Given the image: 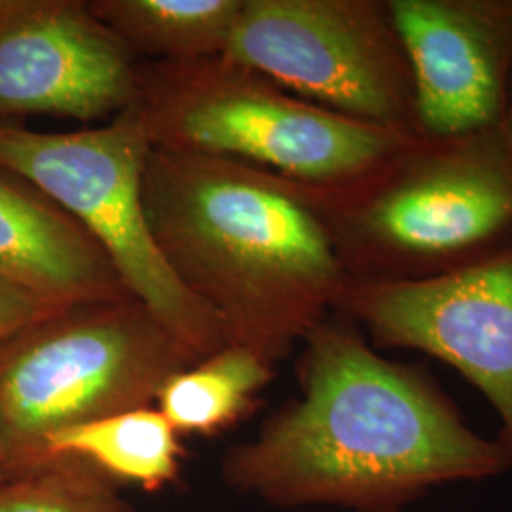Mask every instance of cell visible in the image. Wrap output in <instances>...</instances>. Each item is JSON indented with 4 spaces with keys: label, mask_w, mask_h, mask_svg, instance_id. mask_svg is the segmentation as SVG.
Instances as JSON below:
<instances>
[{
    "label": "cell",
    "mask_w": 512,
    "mask_h": 512,
    "mask_svg": "<svg viewBox=\"0 0 512 512\" xmlns=\"http://www.w3.org/2000/svg\"><path fill=\"white\" fill-rule=\"evenodd\" d=\"M300 366L302 399L222 459L224 482L279 509L403 511L450 482L512 467L420 376L387 363L353 332L317 327Z\"/></svg>",
    "instance_id": "cell-1"
},
{
    "label": "cell",
    "mask_w": 512,
    "mask_h": 512,
    "mask_svg": "<svg viewBox=\"0 0 512 512\" xmlns=\"http://www.w3.org/2000/svg\"><path fill=\"white\" fill-rule=\"evenodd\" d=\"M143 205L167 266L219 317L228 346L274 365L317 329L336 253L310 207L268 171L150 147Z\"/></svg>",
    "instance_id": "cell-2"
},
{
    "label": "cell",
    "mask_w": 512,
    "mask_h": 512,
    "mask_svg": "<svg viewBox=\"0 0 512 512\" xmlns=\"http://www.w3.org/2000/svg\"><path fill=\"white\" fill-rule=\"evenodd\" d=\"M198 361L135 298L74 304L0 346V456L8 478L55 433L147 408Z\"/></svg>",
    "instance_id": "cell-3"
},
{
    "label": "cell",
    "mask_w": 512,
    "mask_h": 512,
    "mask_svg": "<svg viewBox=\"0 0 512 512\" xmlns=\"http://www.w3.org/2000/svg\"><path fill=\"white\" fill-rule=\"evenodd\" d=\"M135 109L152 148L219 156L310 183L359 175L389 148L374 124L291 99L224 55L141 69Z\"/></svg>",
    "instance_id": "cell-4"
},
{
    "label": "cell",
    "mask_w": 512,
    "mask_h": 512,
    "mask_svg": "<svg viewBox=\"0 0 512 512\" xmlns=\"http://www.w3.org/2000/svg\"><path fill=\"white\" fill-rule=\"evenodd\" d=\"M150 143L135 103L109 124L42 133L0 122V169L78 220L141 302L198 363L228 346L219 317L171 272L148 228L143 169Z\"/></svg>",
    "instance_id": "cell-5"
},
{
    "label": "cell",
    "mask_w": 512,
    "mask_h": 512,
    "mask_svg": "<svg viewBox=\"0 0 512 512\" xmlns=\"http://www.w3.org/2000/svg\"><path fill=\"white\" fill-rule=\"evenodd\" d=\"M224 57L366 124L395 107L380 40L348 2L243 0Z\"/></svg>",
    "instance_id": "cell-6"
},
{
    "label": "cell",
    "mask_w": 512,
    "mask_h": 512,
    "mask_svg": "<svg viewBox=\"0 0 512 512\" xmlns=\"http://www.w3.org/2000/svg\"><path fill=\"white\" fill-rule=\"evenodd\" d=\"M139 78L133 52L88 2L14 0L0 18V118H114L137 101Z\"/></svg>",
    "instance_id": "cell-7"
},
{
    "label": "cell",
    "mask_w": 512,
    "mask_h": 512,
    "mask_svg": "<svg viewBox=\"0 0 512 512\" xmlns=\"http://www.w3.org/2000/svg\"><path fill=\"white\" fill-rule=\"evenodd\" d=\"M355 310L385 346L427 351L458 368L503 421L512 458V256L458 274L372 287Z\"/></svg>",
    "instance_id": "cell-8"
},
{
    "label": "cell",
    "mask_w": 512,
    "mask_h": 512,
    "mask_svg": "<svg viewBox=\"0 0 512 512\" xmlns=\"http://www.w3.org/2000/svg\"><path fill=\"white\" fill-rule=\"evenodd\" d=\"M0 275L69 306L131 298L90 232L35 186L4 169Z\"/></svg>",
    "instance_id": "cell-9"
},
{
    "label": "cell",
    "mask_w": 512,
    "mask_h": 512,
    "mask_svg": "<svg viewBox=\"0 0 512 512\" xmlns=\"http://www.w3.org/2000/svg\"><path fill=\"white\" fill-rule=\"evenodd\" d=\"M393 18L414 65L425 126L450 135L490 122L497 78L473 27L456 12L425 0L395 2Z\"/></svg>",
    "instance_id": "cell-10"
},
{
    "label": "cell",
    "mask_w": 512,
    "mask_h": 512,
    "mask_svg": "<svg viewBox=\"0 0 512 512\" xmlns=\"http://www.w3.org/2000/svg\"><path fill=\"white\" fill-rule=\"evenodd\" d=\"M512 215L507 186L476 173H448L404 186L368 213V226L420 253H444L490 236Z\"/></svg>",
    "instance_id": "cell-11"
},
{
    "label": "cell",
    "mask_w": 512,
    "mask_h": 512,
    "mask_svg": "<svg viewBox=\"0 0 512 512\" xmlns=\"http://www.w3.org/2000/svg\"><path fill=\"white\" fill-rule=\"evenodd\" d=\"M179 437L158 408H135L55 433L46 439L31 467L55 456H74L92 463L116 484L126 482L156 492L179 476L183 456Z\"/></svg>",
    "instance_id": "cell-12"
},
{
    "label": "cell",
    "mask_w": 512,
    "mask_h": 512,
    "mask_svg": "<svg viewBox=\"0 0 512 512\" xmlns=\"http://www.w3.org/2000/svg\"><path fill=\"white\" fill-rule=\"evenodd\" d=\"M243 0H93V16L131 52L194 63L226 52Z\"/></svg>",
    "instance_id": "cell-13"
},
{
    "label": "cell",
    "mask_w": 512,
    "mask_h": 512,
    "mask_svg": "<svg viewBox=\"0 0 512 512\" xmlns=\"http://www.w3.org/2000/svg\"><path fill=\"white\" fill-rule=\"evenodd\" d=\"M272 380V365L241 346H224L215 355L171 376L156 403L179 435H215L247 414L256 393Z\"/></svg>",
    "instance_id": "cell-14"
},
{
    "label": "cell",
    "mask_w": 512,
    "mask_h": 512,
    "mask_svg": "<svg viewBox=\"0 0 512 512\" xmlns=\"http://www.w3.org/2000/svg\"><path fill=\"white\" fill-rule=\"evenodd\" d=\"M0 512H135L118 484L74 456L44 459L0 486Z\"/></svg>",
    "instance_id": "cell-15"
},
{
    "label": "cell",
    "mask_w": 512,
    "mask_h": 512,
    "mask_svg": "<svg viewBox=\"0 0 512 512\" xmlns=\"http://www.w3.org/2000/svg\"><path fill=\"white\" fill-rule=\"evenodd\" d=\"M65 308L69 304L48 300L0 275V346Z\"/></svg>",
    "instance_id": "cell-16"
},
{
    "label": "cell",
    "mask_w": 512,
    "mask_h": 512,
    "mask_svg": "<svg viewBox=\"0 0 512 512\" xmlns=\"http://www.w3.org/2000/svg\"><path fill=\"white\" fill-rule=\"evenodd\" d=\"M12 4H14V0H0V18L12 8Z\"/></svg>",
    "instance_id": "cell-17"
},
{
    "label": "cell",
    "mask_w": 512,
    "mask_h": 512,
    "mask_svg": "<svg viewBox=\"0 0 512 512\" xmlns=\"http://www.w3.org/2000/svg\"><path fill=\"white\" fill-rule=\"evenodd\" d=\"M8 480V473H6V467H4V461H2V456H0V486L4 484Z\"/></svg>",
    "instance_id": "cell-18"
},
{
    "label": "cell",
    "mask_w": 512,
    "mask_h": 512,
    "mask_svg": "<svg viewBox=\"0 0 512 512\" xmlns=\"http://www.w3.org/2000/svg\"><path fill=\"white\" fill-rule=\"evenodd\" d=\"M346 512V511H344ZM368 512H403V511H368Z\"/></svg>",
    "instance_id": "cell-19"
}]
</instances>
